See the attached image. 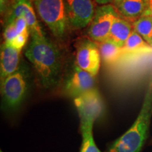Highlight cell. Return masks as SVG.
Wrapping results in <instances>:
<instances>
[{"mask_svg":"<svg viewBox=\"0 0 152 152\" xmlns=\"http://www.w3.org/2000/svg\"><path fill=\"white\" fill-rule=\"evenodd\" d=\"M30 1H34V0H30Z\"/></svg>","mask_w":152,"mask_h":152,"instance_id":"22","label":"cell"},{"mask_svg":"<svg viewBox=\"0 0 152 152\" xmlns=\"http://www.w3.org/2000/svg\"><path fill=\"white\" fill-rule=\"evenodd\" d=\"M149 4L150 0H123L114 7L120 16L133 23L144 16Z\"/></svg>","mask_w":152,"mask_h":152,"instance_id":"10","label":"cell"},{"mask_svg":"<svg viewBox=\"0 0 152 152\" xmlns=\"http://www.w3.org/2000/svg\"><path fill=\"white\" fill-rule=\"evenodd\" d=\"M152 117V72L141 109L131 127L108 146L106 152H140L147 141Z\"/></svg>","mask_w":152,"mask_h":152,"instance_id":"2","label":"cell"},{"mask_svg":"<svg viewBox=\"0 0 152 152\" xmlns=\"http://www.w3.org/2000/svg\"><path fill=\"white\" fill-rule=\"evenodd\" d=\"M96 89L95 77L81 69L77 65L73 69L64 86V93L68 97L74 99Z\"/></svg>","mask_w":152,"mask_h":152,"instance_id":"8","label":"cell"},{"mask_svg":"<svg viewBox=\"0 0 152 152\" xmlns=\"http://www.w3.org/2000/svg\"><path fill=\"white\" fill-rule=\"evenodd\" d=\"M132 30V23L123 18L118 14L112 24L109 39L123 48Z\"/></svg>","mask_w":152,"mask_h":152,"instance_id":"12","label":"cell"},{"mask_svg":"<svg viewBox=\"0 0 152 152\" xmlns=\"http://www.w3.org/2000/svg\"><path fill=\"white\" fill-rule=\"evenodd\" d=\"M122 1H123V0H115V1H114V2L112 4H113V6H115V5L118 4L120 2H121Z\"/></svg>","mask_w":152,"mask_h":152,"instance_id":"21","label":"cell"},{"mask_svg":"<svg viewBox=\"0 0 152 152\" xmlns=\"http://www.w3.org/2000/svg\"><path fill=\"white\" fill-rule=\"evenodd\" d=\"M69 27L81 29L90 24L95 10L92 0H64Z\"/></svg>","mask_w":152,"mask_h":152,"instance_id":"7","label":"cell"},{"mask_svg":"<svg viewBox=\"0 0 152 152\" xmlns=\"http://www.w3.org/2000/svg\"><path fill=\"white\" fill-rule=\"evenodd\" d=\"M124 54H139L151 53L152 47L139 34L132 30L123 47Z\"/></svg>","mask_w":152,"mask_h":152,"instance_id":"13","label":"cell"},{"mask_svg":"<svg viewBox=\"0 0 152 152\" xmlns=\"http://www.w3.org/2000/svg\"><path fill=\"white\" fill-rule=\"evenodd\" d=\"M25 54L33 65L45 88H51L59 83L63 68L62 57L54 44L45 37L32 36Z\"/></svg>","mask_w":152,"mask_h":152,"instance_id":"1","label":"cell"},{"mask_svg":"<svg viewBox=\"0 0 152 152\" xmlns=\"http://www.w3.org/2000/svg\"><path fill=\"white\" fill-rule=\"evenodd\" d=\"M37 12L53 35L63 38L69 27L64 0H34Z\"/></svg>","mask_w":152,"mask_h":152,"instance_id":"3","label":"cell"},{"mask_svg":"<svg viewBox=\"0 0 152 152\" xmlns=\"http://www.w3.org/2000/svg\"><path fill=\"white\" fill-rule=\"evenodd\" d=\"M114 1L115 0H96V3L98 4H100L102 5H104V4H112L114 2Z\"/></svg>","mask_w":152,"mask_h":152,"instance_id":"19","label":"cell"},{"mask_svg":"<svg viewBox=\"0 0 152 152\" xmlns=\"http://www.w3.org/2000/svg\"><path fill=\"white\" fill-rule=\"evenodd\" d=\"M0 152H3V151H0Z\"/></svg>","mask_w":152,"mask_h":152,"instance_id":"23","label":"cell"},{"mask_svg":"<svg viewBox=\"0 0 152 152\" xmlns=\"http://www.w3.org/2000/svg\"><path fill=\"white\" fill-rule=\"evenodd\" d=\"M146 14H147L151 18L152 20V0H150V4H149V7L148 9V10L146 11Z\"/></svg>","mask_w":152,"mask_h":152,"instance_id":"20","label":"cell"},{"mask_svg":"<svg viewBox=\"0 0 152 152\" xmlns=\"http://www.w3.org/2000/svg\"><path fill=\"white\" fill-rule=\"evenodd\" d=\"M97 45L99 49L101 58L107 65L115 64L124 55L122 47L118 46L110 39L98 43Z\"/></svg>","mask_w":152,"mask_h":152,"instance_id":"14","label":"cell"},{"mask_svg":"<svg viewBox=\"0 0 152 152\" xmlns=\"http://www.w3.org/2000/svg\"><path fill=\"white\" fill-rule=\"evenodd\" d=\"M20 51L4 42L0 55V78L1 81L18 71Z\"/></svg>","mask_w":152,"mask_h":152,"instance_id":"11","label":"cell"},{"mask_svg":"<svg viewBox=\"0 0 152 152\" xmlns=\"http://www.w3.org/2000/svg\"><path fill=\"white\" fill-rule=\"evenodd\" d=\"M80 118L81 134L93 132L95 121L104 111V102L99 91L95 90L73 99Z\"/></svg>","mask_w":152,"mask_h":152,"instance_id":"4","label":"cell"},{"mask_svg":"<svg viewBox=\"0 0 152 152\" xmlns=\"http://www.w3.org/2000/svg\"><path fill=\"white\" fill-rule=\"evenodd\" d=\"M133 30L143 38L146 42L152 47V20L147 14L132 23Z\"/></svg>","mask_w":152,"mask_h":152,"instance_id":"15","label":"cell"},{"mask_svg":"<svg viewBox=\"0 0 152 152\" xmlns=\"http://www.w3.org/2000/svg\"><path fill=\"white\" fill-rule=\"evenodd\" d=\"M29 33L30 32L28 31L26 32V33L20 34V35H17L12 41L10 42L5 43L8 44L10 46L14 47V48L20 51L25 47L26 43H27L28 37H29Z\"/></svg>","mask_w":152,"mask_h":152,"instance_id":"17","label":"cell"},{"mask_svg":"<svg viewBox=\"0 0 152 152\" xmlns=\"http://www.w3.org/2000/svg\"><path fill=\"white\" fill-rule=\"evenodd\" d=\"M28 81L26 73L18 69L16 73L1 81L3 108L8 111L18 109L26 99Z\"/></svg>","mask_w":152,"mask_h":152,"instance_id":"5","label":"cell"},{"mask_svg":"<svg viewBox=\"0 0 152 152\" xmlns=\"http://www.w3.org/2000/svg\"><path fill=\"white\" fill-rule=\"evenodd\" d=\"M18 33H17V30L15 27L14 24L13 23H9L5 26L4 31V42L9 43L12 41Z\"/></svg>","mask_w":152,"mask_h":152,"instance_id":"18","label":"cell"},{"mask_svg":"<svg viewBox=\"0 0 152 152\" xmlns=\"http://www.w3.org/2000/svg\"><path fill=\"white\" fill-rule=\"evenodd\" d=\"M95 1H96V0H95Z\"/></svg>","mask_w":152,"mask_h":152,"instance_id":"24","label":"cell"},{"mask_svg":"<svg viewBox=\"0 0 152 152\" xmlns=\"http://www.w3.org/2000/svg\"><path fill=\"white\" fill-rule=\"evenodd\" d=\"M82 144L80 152H102L95 143L93 132L82 133Z\"/></svg>","mask_w":152,"mask_h":152,"instance_id":"16","label":"cell"},{"mask_svg":"<svg viewBox=\"0 0 152 152\" xmlns=\"http://www.w3.org/2000/svg\"><path fill=\"white\" fill-rule=\"evenodd\" d=\"M101 55L98 45L92 39H84L77 46L76 65L96 77L100 68Z\"/></svg>","mask_w":152,"mask_h":152,"instance_id":"9","label":"cell"},{"mask_svg":"<svg viewBox=\"0 0 152 152\" xmlns=\"http://www.w3.org/2000/svg\"><path fill=\"white\" fill-rule=\"evenodd\" d=\"M117 15L115 7L111 4L97 7L88 30L90 39L96 43L109 39L112 24Z\"/></svg>","mask_w":152,"mask_h":152,"instance_id":"6","label":"cell"}]
</instances>
